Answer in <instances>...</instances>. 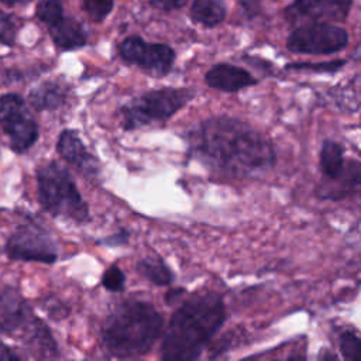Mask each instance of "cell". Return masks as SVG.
<instances>
[{
	"label": "cell",
	"instance_id": "6da1fadb",
	"mask_svg": "<svg viewBox=\"0 0 361 361\" xmlns=\"http://www.w3.org/2000/svg\"><path fill=\"white\" fill-rule=\"evenodd\" d=\"M189 154L217 176L247 179L276 165L272 142L251 124L230 116H214L188 133Z\"/></svg>",
	"mask_w": 361,
	"mask_h": 361
},
{
	"label": "cell",
	"instance_id": "7a4b0ae2",
	"mask_svg": "<svg viewBox=\"0 0 361 361\" xmlns=\"http://www.w3.org/2000/svg\"><path fill=\"white\" fill-rule=\"evenodd\" d=\"M226 306L217 292L190 295L172 314L161 344L165 361H189L202 355L226 322Z\"/></svg>",
	"mask_w": 361,
	"mask_h": 361
},
{
	"label": "cell",
	"instance_id": "3957f363",
	"mask_svg": "<svg viewBox=\"0 0 361 361\" xmlns=\"http://www.w3.org/2000/svg\"><path fill=\"white\" fill-rule=\"evenodd\" d=\"M159 312L144 300H126L106 319L102 340L106 350L118 358L145 355L162 333Z\"/></svg>",
	"mask_w": 361,
	"mask_h": 361
},
{
	"label": "cell",
	"instance_id": "277c9868",
	"mask_svg": "<svg viewBox=\"0 0 361 361\" xmlns=\"http://www.w3.org/2000/svg\"><path fill=\"white\" fill-rule=\"evenodd\" d=\"M37 180L39 203L48 213L76 223L87 221L89 207L65 166L49 162L38 169Z\"/></svg>",
	"mask_w": 361,
	"mask_h": 361
},
{
	"label": "cell",
	"instance_id": "5b68a950",
	"mask_svg": "<svg viewBox=\"0 0 361 361\" xmlns=\"http://www.w3.org/2000/svg\"><path fill=\"white\" fill-rule=\"evenodd\" d=\"M195 93L189 89L162 87L149 90L120 107V121L124 130H135L154 123H164L183 106Z\"/></svg>",
	"mask_w": 361,
	"mask_h": 361
},
{
	"label": "cell",
	"instance_id": "8992f818",
	"mask_svg": "<svg viewBox=\"0 0 361 361\" xmlns=\"http://www.w3.org/2000/svg\"><path fill=\"white\" fill-rule=\"evenodd\" d=\"M348 45V32L329 21H310L290 31L286 49L298 55H331Z\"/></svg>",
	"mask_w": 361,
	"mask_h": 361
},
{
	"label": "cell",
	"instance_id": "52a82bcc",
	"mask_svg": "<svg viewBox=\"0 0 361 361\" xmlns=\"http://www.w3.org/2000/svg\"><path fill=\"white\" fill-rule=\"evenodd\" d=\"M0 126L18 154L28 151L38 140V124L20 94L7 93L0 97Z\"/></svg>",
	"mask_w": 361,
	"mask_h": 361
},
{
	"label": "cell",
	"instance_id": "ba28073f",
	"mask_svg": "<svg viewBox=\"0 0 361 361\" xmlns=\"http://www.w3.org/2000/svg\"><path fill=\"white\" fill-rule=\"evenodd\" d=\"M35 16L61 51H73L86 45L87 34L80 23L65 14L63 0H39Z\"/></svg>",
	"mask_w": 361,
	"mask_h": 361
},
{
	"label": "cell",
	"instance_id": "9c48e42d",
	"mask_svg": "<svg viewBox=\"0 0 361 361\" xmlns=\"http://www.w3.org/2000/svg\"><path fill=\"white\" fill-rule=\"evenodd\" d=\"M118 55L124 62L158 76L166 75L175 61V51L169 45L147 42L137 35L127 37L118 44Z\"/></svg>",
	"mask_w": 361,
	"mask_h": 361
},
{
	"label": "cell",
	"instance_id": "30bf717a",
	"mask_svg": "<svg viewBox=\"0 0 361 361\" xmlns=\"http://www.w3.org/2000/svg\"><path fill=\"white\" fill-rule=\"evenodd\" d=\"M6 252L13 259L52 264L56 261V247L49 234L34 224H23L8 237Z\"/></svg>",
	"mask_w": 361,
	"mask_h": 361
},
{
	"label": "cell",
	"instance_id": "8fae6325",
	"mask_svg": "<svg viewBox=\"0 0 361 361\" xmlns=\"http://www.w3.org/2000/svg\"><path fill=\"white\" fill-rule=\"evenodd\" d=\"M351 7L353 0H292L283 8V17L290 23L345 21Z\"/></svg>",
	"mask_w": 361,
	"mask_h": 361
},
{
	"label": "cell",
	"instance_id": "7c38bea8",
	"mask_svg": "<svg viewBox=\"0 0 361 361\" xmlns=\"http://www.w3.org/2000/svg\"><path fill=\"white\" fill-rule=\"evenodd\" d=\"M320 200L340 202L361 195V162L347 158L344 168L331 180H322L314 190Z\"/></svg>",
	"mask_w": 361,
	"mask_h": 361
},
{
	"label": "cell",
	"instance_id": "4fadbf2b",
	"mask_svg": "<svg viewBox=\"0 0 361 361\" xmlns=\"http://www.w3.org/2000/svg\"><path fill=\"white\" fill-rule=\"evenodd\" d=\"M204 82L212 89L235 93L243 89L255 86L258 83V79L241 66L221 62L213 65L206 72Z\"/></svg>",
	"mask_w": 361,
	"mask_h": 361
},
{
	"label": "cell",
	"instance_id": "5bb4252c",
	"mask_svg": "<svg viewBox=\"0 0 361 361\" xmlns=\"http://www.w3.org/2000/svg\"><path fill=\"white\" fill-rule=\"evenodd\" d=\"M58 152L61 157L68 161L72 166H75L83 176L94 178L99 172L96 158L86 149L82 140L78 137L73 130H63L59 134Z\"/></svg>",
	"mask_w": 361,
	"mask_h": 361
},
{
	"label": "cell",
	"instance_id": "9a60e30c",
	"mask_svg": "<svg viewBox=\"0 0 361 361\" xmlns=\"http://www.w3.org/2000/svg\"><path fill=\"white\" fill-rule=\"evenodd\" d=\"M31 309L24 303L17 290L0 288V333H14L32 319Z\"/></svg>",
	"mask_w": 361,
	"mask_h": 361
},
{
	"label": "cell",
	"instance_id": "2e32d148",
	"mask_svg": "<svg viewBox=\"0 0 361 361\" xmlns=\"http://www.w3.org/2000/svg\"><path fill=\"white\" fill-rule=\"evenodd\" d=\"M25 329V341L35 355L41 358H54L58 357V345L48 330V327L38 320L35 316L27 323Z\"/></svg>",
	"mask_w": 361,
	"mask_h": 361
},
{
	"label": "cell",
	"instance_id": "e0dca14e",
	"mask_svg": "<svg viewBox=\"0 0 361 361\" xmlns=\"http://www.w3.org/2000/svg\"><path fill=\"white\" fill-rule=\"evenodd\" d=\"M189 14L195 24L213 28L226 20L227 3L226 0H193Z\"/></svg>",
	"mask_w": 361,
	"mask_h": 361
},
{
	"label": "cell",
	"instance_id": "ac0fdd59",
	"mask_svg": "<svg viewBox=\"0 0 361 361\" xmlns=\"http://www.w3.org/2000/svg\"><path fill=\"white\" fill-rule=\"evenodd\" d=\"M347 158L344 147L334 140L326 138L322 142L319 151V168L323 175L322 180H331L334 179L340 171L344 168Z\"/></svg>",
	"mask_w": 361,
	"mask_h": 361
},
{
	"label": "cell",
	"instance_id": "d6986e66",
	"mask_svg": "<svg viewBox=\"0 0 361 361\" xmlns=\"http://www.w3.org/2000/svg\"><path fill=\"white\" fill-rule=\"evenodd\" d=\"M66 92L63 87L55 82H42L31 90L28 94V102L38 111L55 110L61 107L65 102Z\"/></svg>",
	"mask_w": 361,
	"mask_h": 361
},
{
	"label": "cell",
	"instance_id": "ffe728a7",
	"mask_svg": "<svg viewBox=\"0 0 361 361\" xmlns=\"http://www.w3.org/2000/svg\"><path fill=\"white\" fill-rule=\"evenodd\" d=\"M137 271L149 282L164 286L169 285L173 281V274L168 268V265L164 262V259L155 257V258H144L137 264Z\"/></svg>",
	"mask_w": 361,
	"mask_h": 361
},
{
	"label": "cell",
	"instance_id": "44dd1931",
	"mask_svg": "<svg viewBox=\"0 0 361 361\" xmlns=\"http://www.w3.org/2000/svg\"><path fill=\"white\" fill-rule=\"evenodd\" d=\"M345 59H331L322 62H290L283 68L293 72H310V73H336L344 68Z\"/></svg>",
	"mask_w": 361,
	"mask_h": 361
},
{
	"label": "cell",
	"instance_id": "7402d4cb",
	"mask_svg": "<svg viewBox=\"0 0 361 361\" xmlns=\"http://www.w3.org/2000/svg\"><path fill=\"white\" fill-rule=\"evenodd\" d=\"M338 347L345 360H361V337L351 330H343L338 334Z\"/></svg>",
	"mask_w": 361,
	"mask_h": 361
},
{
	"label": "cell",
	"instance_id": "603a6c76",
	"mask_svg": "<svg viewBox=\"0 0 361 361\" xmlns=\"http://www.w3.org/2000/svg\"><path fill=\"white\" fill-rule=\"evenodd\" d=\"M83 11L94 23L104 21L114 8V0H83Z\"/></svg>",
	"mask_w": 361,
	"mask_h": 361
},
{
	"label": "cell",
	"instance_id": "cb8c5ba5",
	"mask_svg": "<svg viewBox=\"0 0 361 361\" xmlns=\"http://www.w3.org/2000/svg\"><path fill=\"white\" fill-rule=\"evenodd\" d=\"M17 21L14 16L0 10V42L7 47H13L16 44L17 37Z\"/></svg>",
	"mask_w": 361,
	"mask_h": 361
},
{
	"label": "cell",
	"instance_id": "d4e9b609",
	"mask_svg": "<svg viewBox=\"0 0 361 361\" xmlns=\"http://www.w3.org/2000/svg\"><path fill=\"white\" fill-rule=\"evenodd\" d=\"M124 282H126V275L117 265L109 267L102 276V285L111 292L123 290Z\"/></svg>",
	"mask_w": 361,
	"mask_h": 361
},
{
	"label": "cell",
	"instance_id": "484cf974",
	"mask_svg": "<svg viewBox=\"0 0 361 361\" xmlns=\"http://www.w3.org/2000/svg\"><path fill=\"white\" fill-rule=\"evenodd\" d=\"M149 4L155 8H159V10H165V11H169V10H178V8H182L188 0H148Z\"/></svg>",
	"mask_w": 361,
	"mask_h": 361
},
{
	"label": "cell",
	"instance_id": "4316f807",
	"mask_svg": "<svg viewBox=\"0 0 361 361\" xmlns=\"http://www.w3.org/2000/svg\"><path fill=\"white\" fill-rule=\"evenodd\" d=\"M244 14L248 18H254L255 16H258V13L261 11V4L262 0H238Z\"/></svg>",
	"mask_w": 361,
	"mask_h": 361
},
{
	"label": "cell",
	"instance_id": "83f0119b",
	"mask_svg": "<svg viewBox=\"0 0 361 361\" xmlns=\"http://www.w3.org/2000/svg\"><path fill=\"white\" fill-rule=\"evenodd\" d=\"M127 241H128V233L126 230H120L118 233L106 237L103 241H100V244H106L109 247H117V245L126 244Z\"/></svg>",
	"mask_w": 361,
	"mask_h": 361
},
{
	"label": "cell",
	"instance_id": "f1b7e54d",
	"mask_svg": "<svg viewBox=\"0 0 361 361\" xmlns=\"http://www.w3.org/2000/svg\"><path fill=\"white\" fill-rule=\"evenodd\" d=\"M8 360H20V355L14 353L11 348L0 343V361H8Z\"/></svg>",
	"mask_w": 361,
	"mask_h": 361
},
{
	"label": "cell",
	"instance_id": "f546056e",
	"mask_svg": "<svg viewBox=\"0 0 361 361\" xmlns=\"http://www.w3.org/2000/svg\"><path fill=\"white\" fill-rule=\"evenodd\" d=\"M183 292H185L183 289H176V290L173 289V290H169V292L166 293V298H165V299H166L168 303H173L179 296L183 295Z\"/></svg>",
	"mask_w": 361,
	"mask_h": 361
},
{
	"label": "cell",
	"instance_id": "4dcf8cb0",
	"mask_svg": "<svg viewBox=\"0 0 361 361\" xmlns=\"http://www.w3.org/2000/svg\"><path fill=\"white\" fill-rule=\"evenodd\" d=\"M31 0H0L1 4L4 6H8V7H13V6H23V4H27L30 3Z\"/></svg>",
	"mask_w": 361,
	"mask_h": 361
},
{
	"label": "cell",
	"instance_id": "1f68e13d",
	"mask_svg": "<svg viewBox=\"0 0 361 361\" xmlns=\"http://www.w3.org/2000/svg\"><path fill=\"white\" fill-rule=\"evenodd\" d=\"M351 58H353L355 62L361 63V47H358V48L354 51V54H353Z\"/></svg>",
	"mask_w": 361,
	"mask_h": 361
}]
</instances>
